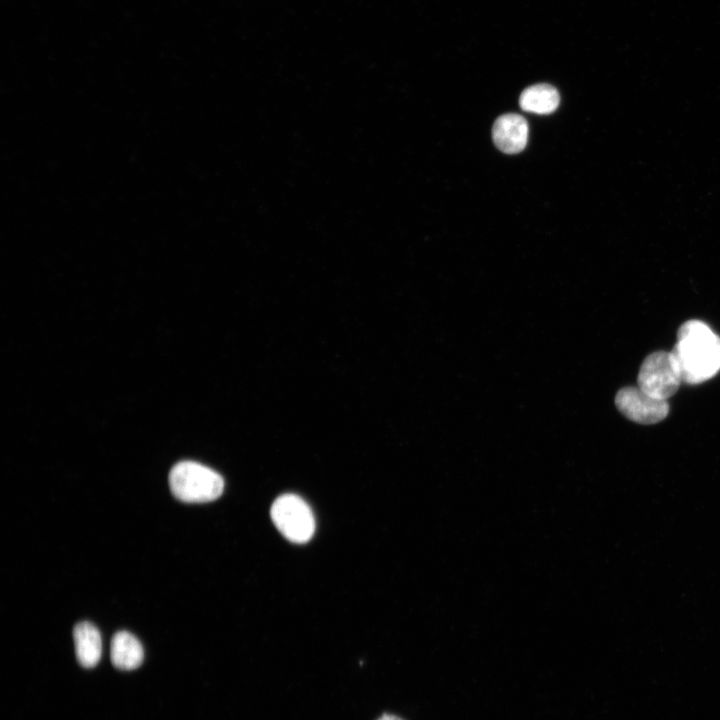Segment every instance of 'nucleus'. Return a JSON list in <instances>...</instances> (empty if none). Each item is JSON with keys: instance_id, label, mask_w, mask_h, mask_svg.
<instances>
[{"instance_id": "f257e3e1", "label": "nucleus", "mask_w": 720, "mask_h": 720, "mask_svg": "<svg viewBox=\"0 0 720 720\" xmlns=\"http://www.w3.org/2000/svg\"><path fill=\"white\" fill-rule=\"evenodd\" d=\"M671 354L682 382L702 383L720 371V336L702 321H686Z\"/></svg>"}, {"instance_id": "f03ea898", "label": "nucleus", "mask_w": 720, "mask_h": 720, "mask_svg": "<svg viewBox=\"0 0 720 720\" xmlns=\"http://www.w3.org/2000/svg\"><path fill=\"white\" fill-rule=\"evenodd\" d=\"M169 486L174 497L182 502L205 503L220 497L224 480L205 465L181 461L169 473Z\"/></svg>"}, {"instance_id": "7ed1b4c3", "label": "nucleus", "mask_w": 720, "mask_h": 720, "mask_svg": "<svg viewBox=\"0 0 720 720\" xmlns=\"http://www.w3.org/2000/svg\"><path fill=\"white\" fill-rule=\"evenodd\" d=\"M271 518L277 529L294 543H305L315 530V520L309 505L299 496L284 494L272 504Z\"/></svg>"}, {"instance_id": "20e7f679", "label": "nucleus", "mask_w": 720, "mask_h": 720, "mask_svg": "<svg viewBox=\"0 0 720 720\" xmlns=\"http://www.w3.org/2000/svg\"><path fill=\"white\" fill-rule=\"evenodd\" d=\"M682 382L671 352L656 351L642 362L637 384L647 394L667 400L674 395Z\"/></svg>"}, {"instance_id": "39448f33", "label": "nucleus", "mask_w": 720, "mask_h": 720, "mask_svg": "<svg viewBox=\"0 0 720 720\" xmlns=\"http://www.w3.org/2000/svg\"><path fill=\"white\" fill-rule=\"evenodd\" d=\"M618 410L628 419L639 424H655L666 418L669 412L667 400L655 398L637 387H624L615 397Z\"/></svg>"}, {"instance_id": "423d86ee", "label": "nucleus", "mask_w": 720, "mask_h": 720, "mask_svg": "<svg viewBox=\"0 0 720 720\" xmlns=\"http://www.w3.org/2000/svg\"><path fill=\"white\" fill-rule=\"evenodd\" d=\"M492 137L496 147L502 152H521L528 140L527 121L516 113L501 115L493 124Z\"/></svg>"}, {"instance_id": "0eeeda50", "label": "nucleus", "mask_w": 720, "mask_h": 720, "mask_svg": "<svg viewBox=\"0 0 720 720\" xmlns=\"http://www.w3.org/2000/svg\"><path fill=\"white\" fill-rule=\"evenodd\" d=\"M75 653L80 665L91 668L101 658L102 642L99 630L90 622L77 623L73 630Z\"/></svg>"}, {"instance_id": "6e6552de", "label": "nucleus", "mask_w": 720, "mask_h": 720, "mask_svg": "<svg viewBox=\"0 0 720 720\" xmlns=\"http://www.w3.org/2000/svg\"><path fill=\"white\" fill-rule=\"evenodd\" d=\"M110 657L116 668L133 670L141 665L144 651L140 641L133 634L118 631L111 640Z\"/></svg>"}, {"instance_id": "1a4fd4ad", "label": "nucleus", "mask_w": 720, "mask_h": 720, "mask_svg": "<svg viewBox=\"0 0 720 720\" xmlns=\"http://www.w3.org/2000/svg\"><path fill=\"white\" fill-rule=\"evenodd\" d=\"M557 89L548 84H536L523 90L519 98L522 110L536 114H550L559 105Z\"/></svg>"}, {"instance_id": "9d476101", "label": "nucleus", "mask_w": 720, "mask_h": 720, "mask_svg": "<svg viewBox=\"0 0 720 720\" xmlns=\"http://www.w3.org/2000/svg\"><path fill=\"white\" fill-rule=\"evenodd\" d=\"M376 720H407L395 713H383Z\"/></svg>"}]
</instances>
